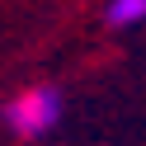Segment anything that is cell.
I'll list each match as a JSON object with an SVG mask.
<instances>
[{"instance_id":"obj_1","label":"cell","mask_w":146,"mask_h":146,"mask_svg":"<svg viewBox=\"0 0 146 146\" xmlns=\"http://www.w3.org/2000/svg\"><path fill=\"white\" fill-rule=\"evenodd\" d=\"M57 118H61V94H57V90H24V94L10 99V108H5V123H10L19 137L52 132Z\"/></svg>"},{"instance_id":"obj_2","label":"cell","mask_w":146,"mask_h":146,"mask_svg":"<svg viewBox=\"0 0 146 146\" xmlns=\"http://www.w3.org/2000/svg\"><path fill=\"white\" fill-rule=\"evenodd\" d=\"M146 19V0H108V24L113 29H127V24Z\"/></svg>"}]
</instances>
